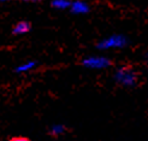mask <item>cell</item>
Returning <instances> with one entry per match:
<instances>
[{
	"label": "cell",
	"instance_id": "obj_1",
	"mask_svg": "<svg viewBox=\"0 0 148 141\" xmlns=\"http://www.w3.org/2000/svg\"><path fill=\"white\" fill-rule=\"evenodd\" d=\"M32 29V24L29 23L27 21H22V22H18V23L13 27L12 29V33L14 35H19V34H25L28 33L29 30Z\"/></svg>",
	"mask_w": 148,
	"mask_h": 141
},
{
	"label": "cell",
	"instance_id": "obj_2",
	"mask_svg": "<svg viewBox=\"0 0 148 141\" xmlns=\"http://www.w3.org/2000/svg\"><path fill=\"white\" fill-rule=\"evenodd\" d=\"M9 141H32V140L27 136H13Z\"/></svg>",
	"mask_w": 148,
	"mask_h": 141
},
{
	"label": "cell",
	"instance_id": "obj_3",
	"mask_svg": "<svg viewBox=\"0 0 148 141\" xmlns=\"http://www.w3.org/2000/svg\"><path fill=\"white\" fill-rule=\"evenodd\" d=\"M21 1H25V3H40L43 0H21Z\"/></svg>",
	"mask_w": 148,
	"mask_h": 141
}]
</instances>
